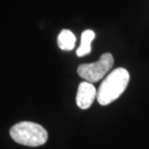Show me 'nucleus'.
Here are the masks:
<instances>
[{"label": "nucleus", "instance_id": "nucleus-4", "mask_svg": "<svg viewBox=\"0 0 149 149\" xmlns=\"http://www.w3.org/2000/svg\"><path fill=\"white\" fill-rule=\"evenodd\" d=\"M97 98V91L94 85L88 82H81L76 95V104L81 109H87L91 106L95 99Z\"/></svg>", "mask_w": 149, "mask_h": 149}, {"label": "nucleus", "instance_id": "nucleus-1", "mask_svg": "<svg viewBox=\"0 0 149 149\" xmlns=\"http://www.w3.org/2000/svg\"><path fill=\"white\" fill-rule=\"evenodd\" d=\"M129 79L130 75L126 69L119 67L113 70L102 81L97 91L99 104L104 106L117 100L126 90Z\"/></svg>", "mask_w": 149, "mask_h": 149}, {"label": "nucleus", "instance_id": "nucleus-2", "mask_svg": "<svg viewBox=\"0 0 149 149\" xmlns=\"http://www.w3.org/2000/svg\"><path fill=\"white\" fill-rule=\"evenodd\" d=\"M10 136L16 143L28 147H38L46 143L48 134L40 124L33 122L18 123L10 129Z\"/></svg>", "mask_w": 149, "mask_h": 149}, {"label": "nucleus", "instance_id": "nucleus-3", "mask_svg": "<svg viewBox=\"0 0 149 149\" xmlns=\"http://www.w3.org/2000/svg\"><path fill=\"white\" fill-rule=\"evenodd\" d=\"M113 63L114 61L111 54L104 53L96 62L80 65L78 67L77 72L81 78L88 82H98L112 69Z\"/></svg>", "mask_w": 149, "mask_h": 149}, {"label": "nucleus", "instance_id": "nucleus-5", "mask_svg": "<svg viewBox=\"0 0 149 149\" xmlns=\"http://www.w3.org/2000/svg\"><path fill=\"white\" fill-rule=\"evenodd\" d=\"M95 37V33L92 30H85L81 35L80 46L76 51L78 56H84L91 52V42Z\"/></svg>", "mask_w": 149, "mask_h": 149}, {"label": "nucleus", "instance_id": "nucleus-6", "mask_svg": "<svg viewBox=\"0 0 149 149\" xmlns=\"http://www.w3.org/2000/svg\"><path fill=\"white\" fill-rule=\"evenodd\" d=\"M75 41L76 38L74 33L67 29H64L60 32L57 38L59 47L63 51H71L74 47Z\"/></svg>", "mask_w": 149, "mask_h": 149}]
</instances>
